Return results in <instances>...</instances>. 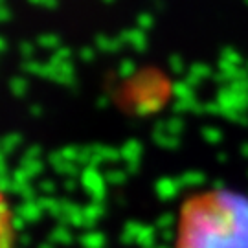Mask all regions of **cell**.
Here are the masks:
<instances>
[{
    "label": "cell",
    "instance_id": "cell-1",
    "mask_svg": "<svg viewBox=\"0 0 248 248\" xmlns=\"http://www.w3.org/2000/svg\"><path fill=\"white\" fill-rule=\"evenodd\" d=\"M175 233V248H248V197L226 187L187 197Z\"/></svg>",
    "mask_w": 248,
    "mask_h": 248
},
{
    "label": "cell",
    "instance_id": "cell-2",
    "mask_svg": "<svg viewBox=\"0 0 248 248\" xmlns=\"http://www.w3.org/2000/svg\"><path fill=\"white\" fill-rule=\"evenodd\" d=\"M15 221L4 191L0 189V248H13L15 243Z\"/></svg>",
    "mask_w": 248,
    "mask_h": 248
}]
</instances>
